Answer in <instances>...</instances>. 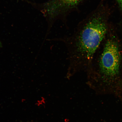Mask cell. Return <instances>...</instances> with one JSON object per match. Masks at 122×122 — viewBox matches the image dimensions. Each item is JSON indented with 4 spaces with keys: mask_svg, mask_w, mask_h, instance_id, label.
I'll use <instances>...</instances> for the list:
<instances>
[{
    "mask_svg": "<svg viewBox=\"0 0 122 122\" xmlns=\"http://www.w3.org/2000/svg\"><path fill=\"white\" fill-rule=\"evenodd\" d=\"M107 31L103 21L95 18L79 28L67 41L69 64L67 79H70L78 72L88 69Z\"/></svg>",
    "mask_w": 122,
    "mask_h": 122,
    "instance_id": "6da1fadb",
    "label": "cell"
},
{
    "mask_svg": "<svg viewBox=\"0 0 122 122\" xmlns=\"http://www.w3.org/2000/svg\"><path fill=\"white\" fill-rule=\"evenodd\" d=\"M121 55L118 43L107 41L99 58L98 72L101 83L98 91L103 94L121 95L122 85L119 83Z\"/></svg>",
    "mask_w": 122,
    "mask_h": 122,
    "instance_id": "7a4b0ae2",
    "label": "cell"
},
{
    "mask_svg": "<svg viewBox=\"0 0 122 122\" xmlns=\"http://www.w3.org/2000/svg\"><path fill=\"white\" fill-rule=\"evenodd\" d=\"M82 0H51L46 5L47 14L56 16L77 5Z\"/></svg>",
    "mask_w": 122,
    "mask_h": 122,
    "instance_id": "3957f363",
    "label": "cell"
},
{
    "mask_svg": "<svg viewBox=\"0 0 122 122\" xmlns=\"http://www.w3.org/2000/svg\"><path fill=\"white\" fill-rule=\"evenodd\" d=\"M120 5L122 7V0H117Z\"/></svg>",
    "mask_w": 122,
    "mask_h": 122,
    "instance_id": "277c9868",
    "label": "cell"
}]
</instances>
